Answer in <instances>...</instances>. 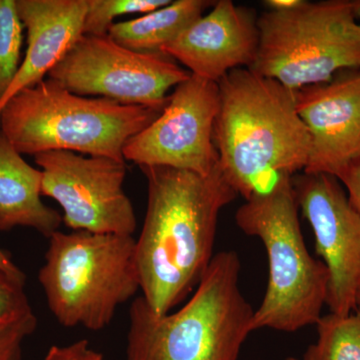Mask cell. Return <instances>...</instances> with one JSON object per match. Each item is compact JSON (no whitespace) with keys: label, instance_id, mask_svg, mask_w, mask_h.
Returning <instances> with one entry per match:
<instances>
[{"label":"cell","instance_id":"cell-5","mask_svg":"<svg viewBox=\"0 0 360 360\" xmlns=\"http://www.w3.org/2000/svg\"><path fill=\"white\" fill-rule=\"evenodd\" d=\"M236 221L240 231L262 241L269 258V283L255 310L252 330L295 333L315 326L326 305L329 274L305 245L292 177H284L267 193L245 200Z\"/></svg>","mask_w":360,"mask_h":360},{"label":"cell","instance_id":"cell-18","mask_svg":"<svg viewBox=\"0 0 360 360\" xmlns=\"http://www.w3.org/2000/svg\"><path fill=\"white\" fill-rule=\"evenodd\" d=\"M23 28L16 0H0V101L20 68Z\"/></svg>","mask_w":360,"mask_h":360},{"label":"cell","instance_id":"cell-7","mask_svg":"<svg viewBox=\"0 0 360 360\" xmlns=\"http://www.w3.org/2000/svg\"><path fill=\"white\" fill-rule=\"evenodd\" d=\"M356 0H323L257 18L259 44L250 70L288 89L328 82L345 70H360Z\"/></svg>","mask_w":360,"mask_h":360},{"label":"cell","instance_id":"cell-16","mask_svg":"<svg viewBox=\"0 0 360 360\" xmlns=\"http://www.w3.org/2000/svg\"><path fill=\"white\" fill-rule=\"evenodd\" d=\"M215 1L176 0L135 20L113 23L108 37L137 52H161Z\"/></svg>","mask_w":360,"mask_h":360},{"label":"cell","instance_id":"cell-4","mask_svg":"<svg viewBox=\"0 0 360 360\" xmlns=\"http://www.w3.org/2000/svg\"><path fill=\"white\" fill-rule=\"evenodd\" d=\"M160 113L77 96L46 78L9 99L0 112V131L20 155L71 151L125 161L127 142Z\"/></svg>","mask_w":360,"mask_h":360},{"label":"cell","instance_id":"cell-19","mask_svg":"<svg viewBox=\"0 0 360 360\" xmlns=\"http://www.w3.org/2000/svg\"><path fill=\"white\" fill-rule=\"evenodd\" d=\"M169 4V0H86L84 34L108 35L118 16L146 14Z\"/></svg>","mask_w":360,"mask_h":360},{"label":"cell","instance_id":"cell-8","mask_svg":"<svg viewBox=\"0 0 360 360\" xmlns=\"http://www.w3.org/2000/svg\"><path fill=\"white\" fill-rule=\"evenodd\" d=\"M191 77L162 52H137L108 35L82 34L49 78L71 94L162 111L167 92Z\"/></svg>","mask_w":360,"mask_h":360},{"label":"cell","instance_id":"cell-17","mask_svg":"<svg viewBox=\"0 0 360 360\" xmlns=\"http://www.w3.org/2000/svg\"><path fill=\"white\" fill-rule=\"evenodd\" d=\"M315 326L317 340L302 360H360V305L347 315H324Z\"/></svg>","mask_w":360,"mask_h":360},{"label":"cell","instance_id":"cell-24","mask_svg":"<svg viewBox=\"0 0 360 360\" xmlns=\"http://www.w3.org/2000/svg\"><path fill=\"white\" fill-rule=\"evenodd\" d=\"M0 270L4 271V274L13 277V278L25 281V274L21 271L20 267L16 266V265L13 264V260L1 250H0Z\"/></svg>","mask_w":360,"mask_h":360},{"label":"cell","instance_id":"cell-14","mask_svg":"<svg viewBox=\"0 0 360 360\" xmlns=\"http://www.w3.org/2000/svg\"><path fill=\"white\" fill-rule=\"evenodd\" d=\"M27 32V49L20 70L2 101L0 112L15 94L49 77L84 34L86 0H16Z\"/></svg>","mask_w":360,"mask_h":360},{"label":"cell","instance_id":"cell-23","mask_svg":"<svg viewBox=\"0 0 360 360\" xmlns=\"http://www.w3.org/2000/svg\"><path fill=\"white\" fill-rule=\"evenodd\" d=\"M338 179L347 189L350 205L360 214V160L350 165Z\"/></svg>","mask_w":360,"mask_h":360},{"label":"cell","instance_id":"cell-22","mask_svg":"<svg viewBox=\"0 0 360 360\" xmlns=\"http://www.w3.org/2000/svg\"><path fill=\"white\" fill-rule=\"evenodd\" d=\"M44 360H103V355L90 347L89 340H80L65 347L53 345Z\"/></svg>","mask_w":360,"mask_h":360},{"label":"cell","instance_id":"cell-27","mask_svg":"<svg viewBox=\"0 0 360 360\" xmlns=\"http://www.w3.org/2000/svg\"><path fill=\"white\" fill-rule=\"evenodd\" d=\"M285 360H300V359H295V357H288V359H286Z\"/></svg>","mask_w":360,"mask_h":360},{"label":"cell","instance_id":"cell-1","mask_svg":"<svg viewBox=\"0 0 360 360\" xmlns=\"http://www.w3.org/2000/svg\"><path fill=\"white\" fill-rule=\"evenodd\" d=\"M148 208L135 258L142 298L153 314L172 311L195 290L213 257L220 212L238 196L219 163L207 175L141 167Z\"/></svg>","mask_w":360,"mask_h":360},{"label":"cell","instance_id":"cell-28","mask_svg":"<svg viewBox=\"0 0 360 360\" xmlns=\"http://www.w3.org/2000/svg\"><path fill=\"white\" fill-rule=\"evenodd\" d=\"M359 305H360V293H359Z\"/></svg>","mask_w":360,"mask_h":360},{"label":"cell","instance_id":"cell-11","mask_svg":"<svg viewBox=\"0 0 360 360\" xmlns=\"http://www.w3.org/2000/svg\"><path fill=\"white\" fill-rule=\"evenodd\" d=\"M292 186L298 207L315 238V250L328 270L326 305L347 315L359 307L360 214L340 180L323 174H296Z\"/></svg>","mask_w":360,"mask_h":360},{"label":"cell","instance_id":"cell-25","mask_svg":"<svg viewBox=\"0 0 360 360\" xmlns=\"http://www.w3.org/2000/svg\"><path fill=\"white\" fill-rule=\"evenodd\" d=\"M303 0H266L265 6L270 11H290L302 4Z\"/></svg>","mask_w":360,"mask_h":360},{"label":"cell","instance_id":"cell-21","mask_svg":"<svg viewBox=\"0 0 360 360\" xmlns=\"http://www.w3.org/2000/svg\"><path fill=\"white\" fill-rule=\"evenodd\" d=\"M37 326V316L32 311L18 321L0 326V360H22L21 345Z\"/></svg>","mask_w":360,"mask_h":360},{"label":"cell","instance_id":"cell-10","mask_svg":"<svg viewBox=\"0 0 360 360\" xmlns=\"http://www.w3.org/2000/svg\"><path fill=\"white\" fill-rule=\"evenodd\" d=\"M219 108L217 82L191 77L175 87L165 108L123 148L124 160L207 175L219 165L213 130Z\"/></svg>","mask_w":360,"mask_h":360},{"label":"cell","instance_id":"cell-20","mask_svg":"<svg viewBox=\"0 0 360 360\" xmlns=\"http://www.w3.org/2000/svg\"><path fill=\"white\" fill-rule=\"evenodd\" d=\"M32 312L25 291V281L0 270V326L13 323Z\"/></svg>","mask_w":360,"mask_h":360},{"label":"cell","instance_id":"cell-15","mask_svg":"<svg viewBox=\"0 0 360 360\" xmlns=\"http://www.w3.org/2000/svg\"><path fill=\"white\" fill-rule=\"evenodd\" d=\"M0 131V231L30 227L45 238L59 231L63 215L41 200V170L23 160Z\"/></svg>","mask_w":360,"mask_h":360},{"label":"cell","instance_id":"cell-6","mask_svg":"<svg viewBox=\"0 0 360 360\" xmlns=\"http://www.w3.org/2000/svg\"><path fill=\"white\" fill-rule=\"evenodd\" d=\"M39 272L47 305L65 328L101 330L141 290L134 236L56 231Z\"/></svg>","mask_w":360,"mask_h":360},{"label":"cell","instance_id":"cell-2","mask_svg":"<svg viewBox=\"0 0 360 360\" xmlns=\"http://www.w3.org/2000/svg\"><path fill=\"white\" fill-rule=\"evenodd\" d=\"M219 87L213 141L220 168L238 195L248 200L304 172L311 142L293 90L250 68L227 73Z\"/></svg>","mask_w":360,"mask_h":360},{"label":"cell","instance_id":"cell-26","mask_svg":"<svg viewBox=\"0 0 360 360\" xmlns=\"http://www.w3.org/2000/svg\"><path fill=\"white\" fill-rule=\"evenodd\" d=\"M355 15H356L357 20H359L360 26V0H356V6H355Z\"/></svg>","mask_w":360,"mask_h":360},{"label":"cell","instance_id":"cell-9","mask_svg":"<svg viewBox=\"0 0 360 360\" xmlns=\"http://www.w3.org/2000/svg\"><path fill=\"white\" fill-rule=\"evenodd\" d=\"M42 172L41 194L60 205L72 231L134 236L136 217L123 189L125 161L49 151L34 156Z\"/></svg>","mask_w":360,"mask_h":360},{"label":"cell","instance_id":"cell-13","mask_svg":"<svg viewBox=\"0 0 360 360\" xmlns=\"http://www.w3.org/2000/svg\"><path fill=\"white\" fill-rule=\"evenodd\" d=\"M258 44L257 20L252 13L231 0H219L161 52L179 61L194 77L219 84L231 71L251 68Z\"/></svg>","mask_w":360,"mask_h":360},{"label":"cell","instance_id":"cell-3","mask_svg":"<svg viewBox=\"0 0 360 360\" xmlns=\"http://www.w3.org/2000/svg\"><path fill=\"white\" fill-rule=\"evenodd\" d=\"M233 250L214 255L193 295L175 312L155 315L142 296L130 305L127 360H238L255 309L239 288Z\"/></svg>","mask_w":360,"mask_h":360},{"label":"cell","instance_id":"cell-12","mask_svg":"<svg viewBox=\"0 0 360 360\" xmlns=\"http://www.w3.org/2000/svg\"><path fill=\"white\" fill-rule=\"evenodd\" d=\"M295 96L311 142L303 172L338 179L360 160V70L341 71L330 82L295 90Z\"/></svg>","mask_w":360,"mask_h":360}]
</instances>
